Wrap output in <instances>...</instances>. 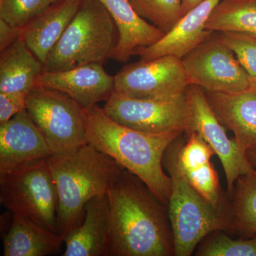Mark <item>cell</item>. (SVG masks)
Segmentation results:
<instances>
[{
    "instance_id": "10",
    "label": "cell",
    "mask_w": 256,
    "mask_h": 256,
    "mask_svg": "<svg viewBox=\"0 0 256 256\" xmlns=\"http://www.w3.org/2000/svg\"><path fill=\"white\" fill-rule=\"evenodd\" d=\"M190 85L182 58L174 55L128 64L114 76V90L133 98H174Z\"/></svg>"
},
{
    "instance_id": "6",
    "label": "cell",
    "mask_w": 256,
    "mask_h": 256,
    "mask_svg": "<svg viewBox=\"0 0 256 256\" xmlns=\"http://www.w3.org/2000/svg\"><path fill=\"white\" fill-rule=\"evenodd\" d=\"M0 202L14 214L58 234V195L48 159L0 176Z\"/></svg>"
},
{
    "instance_id": "32",
    "label": "cell",
    "mask_w": 256,
    "mask_h": 256,
    "mask_svg": "<svg viewBox=\"0 0 256 256\" xmlns=\"http://www.w3.org/2000/svg\"><path fill=\"white\" fill-rule=\"evenodd\" d=\"M50 2V4H54V3L62 1V0H48Z\"/></svg>"
},
{
    "instance_id": "17",
    "label": "cell",
    "mask_w": 256,
    "mask_h": 256,
    "mask_svg": "<svg viewBox=\"0 0 256 256\" xmlns=\"http://www.w3.org/2000/svg\"><path fill=\"white\" fill-rule=\"evenodd\" d=\"M114 18L119 41L111 60L126 63L136 50L154 44L164 36V32L140 16L129 0H99Z\"/></svg>"
},
{
    "instance_id": "24",
    "label": "cell",
    "mask_w": 256,
    "mask_h": 256,
    "mask_svg": "<svg viewBox=\"0 0 256 256\" xmlns=\"http://www.w3.org/2000/svg\"><path fill=\"white\" fill-rule=\"evenodd\" d=\"M183 0H129L137 14L164 34L181 18Z\"/></svg>"
},
{
    "instance_id": "30",
    "label": "cell",
    "mask_w": 256,
    "mask_h": 256,
    "mask_svg": "<svg viewBox=\"0 0 256 256\" xmlns=\"http://www.w3.org/2000/svg\"><path fill=\"white\" fill-rule=\"evenodd\" d=\"M204 0H183L182 5L181 18L188 11L194 8L196 5L201 3Z\"/></svg>"
},
{
    "instance_id": "3",
    "label": "cell",
    "mask_w": 256,
    "mask_h": 256,
    "mask_svg": "<svg viewBox=\"0 0 256 256\" xmlns=\"http://www.w3.org/2000/svg\"><path fill=\"white\" fill-rule=\"evenodd\" d=\"M48 160L58 191V234L64 240L82 223L88 202L108 194L124 168L89 143Z\"/></svg>"
},
{
    "instance_id": "21",
    "label": "cell",
    "mask_w": 256,
    "mask_h": 256,
    "mask_svg": "<svg viewBox=\"0 0 256 256\" xmlns=\"http://www.w3.org/2000/svg\"><path fill=\"white\" fill-rule=\"evenodd\" d=\"M214 154L207 144L192 143L178 153V164L192 186L214 206L224 210L218 174L210 162Z\"/></svg>"
},
{
    "instance_id": "23",
    "label": "cell",
    "mask_w": 256,
    "mask_h": 256,
    "mask_svg": "<svg viewBox=\"0 0 256 256\" xmlns=\"http://www.w3.org/2000/svg\"><path fill=\"white\" fill-rule=\"evenodd\" d=\"M205 28L212 32H246L256 36V0H220Z\"/></svg>"
},
{
    "instance_id": "12",
    "label": "cell",
    "mask_w": 256,
    "mask_h": 256,
    "mask_svg": "<svg viewBox=\"0 0 256 256\" xmlns=\"http://www.w3.org/2000/svg\"><path fill=\"white\" fill-rule=\"evenodd\" d=\"M52 156L26 108L0 124V176Z\"/></svg>"
},
{
    "instance_id": "28",
    "label": "cell",
    "mask_w": 256,
    "mask_h": 256,
    "mask_svg": "<svg viewBox=\"0 0 256 256\" xmlns=\"http://www.w3.org/2000/svg\"><path fill=\"white\" fill-rule=\"evenodd\" d=\"M28 94L0 92V124L8 122L20 111L26 108Z\"/></svg>"
},
{
    "instance_id": "5",
    "label": "cell",
    "mask_w": 256,
    "mask_h": 256,
    "mask_svg": "<svg viewBox=\"0 0 256 256\" xmlns=\"http://www.w3.org/2000/svg\"><path fill=\"white\" fill-rule=\"evenodd\" d=\"M119 33L110 13L99 0H82L76 14L50 50L44 70L56 72L111 58Z\"/></svg>"
},
{
    "instance_id": "19",
    "label": "cell",
    "mask_w": 256,
    "mask_h": 256,
    "mask_svg": "<svg viewBox=\"0 0 256 256\" xmlns=\"http://www.w3.org/2000/svg\"><path fill=\"white\" fill-rule=\"evenodd\" d=\"M0 52V92L28 94L43 72L44 64L21 36Z\"/></svg>"
},
{
    "instance_id": "15",
    "label": "cell",
    "mask_w": 256,
    "mask_h": 256,
    "mask_svg": "<svg viewBox=\"0 0 256 256\" xmlns=\"http://www.w3.org/2000/svg\"><path fill=\"white\" fill-rule=\"evenodd\" d=\"M64 242L63 256H114L108 194L88 202L82 223L68 234Z\"/></svg>"
},
{
    "instance_id": "11",
    "label": "cell",
    "mask_w": 256,
    "mask_h": 256,
    "mask_svg": "<svg viewBox=\"0 0 256 256\" xmlns=\"http://www.w3.org/2000/svg\"><path fill=\"white\" fill-rule=\"evenodd\" d=\"M185 95L191 112V132L198 133L220 158L226 178L227 192L230 194L236 180L252 172L254 166L248 158L247 152L234 138L230 139L227 136L226 129L212 110L204 89L190 85Z\"/></svg>"
},
{
    "instance_id": "25",
    "label": "cell",
    "mask_w": 256,
    "mask_h": 256,
    "mask_svg": "<svg viewBox=\"0 0 256 256\" xmlns=\"http://www.w3.org/2000/svg\"><path fill=\"white\" fill-rule=\"evenodd\" d=\"M216 230L200 242L198 256H256V235L245 238L234 239Z\"/></svg>"
},
{
    "instance_id": "2",
    "label": "cell",
    "mask_w": 256,
    "mask_h": 256,
    "mask_svg": "<svg viewBox=\"0 0 256 256\" xmlns=\"http://www.w3.org/2000/svg\"><path fill=\"white\" fill-rule=\"evenodd\" d=\"M82 114L88 143L140 178L168 206L172 180L164 172L163 158L170 144L182 134L132 129L111 119L97 105L82 108Z\"/></svg>"
},
{
    "instance_id": "13",
    "label": "cell",
    "mask_w": 256,
    "mask_h": 256,
    "mask_svg": "<svg viewBox=\"0 0 256 256\" xmlns=\"http://www.w3.org/2000/svg\"><path fill=\"white\" fill-rule=\"evenodd\" d=\"M36 84L67 94L82 108L107 101L114 92V76L109 75L100 64L56 72L43 70Z\"/></svg>"
},
{
    "instance_id": "9",
    "label": "cell",
    "mask_w": 256,
    "mask_h": 256,
    "mask_svg": "<svg viewBox=\"0 0 256 256\" xmlns=\"http://www.w3.org/2000/svg\"><path fill=\"white\" fill-rule=\"evenodd\" d=\"M190 85L204 90L236 92L252 85L238 58L216 32L182 58Z\"/></svg>"
},
{
    "instance_id": "22",
    "label": "cell",
    "mask_w": 256,
    "mask_h": 256,
    "mask_svg": "<svg viewBox=\"0 0 256 256\" xmlns=\"http://www.w3.org/2000/svg\"><path fill=\"white\" fill-rule=\"evenodd\" d=\"M230 208L225 212L229 230L246 237L256 235V168L234 184Z\"/></svg>"
},
{
    "instance_id": "16",
    "label": "cell",
    "mask_w": 256,
    "mask_h": 256,
    "mask_svg": "<svg viewBox=\"0 0 256 256\" xmlns=\"http://www.w3.org/2000/svg\"><path fill=\"white\" fill-rule=\"evenodd\" d=\"M217 118L245 151L256 148V84L246 90L222 92L204 90Z\"/></svg>"
},
{
    "instance_id": "18",
    "label": "cell",
    "mask_w": 256,
    "mask_h": 256,
    "mask_svg": "<svg viewBox=\"0 0 256 256\" xmlns=\"http://www.w3.org/2000/svg\"><path fill=\"white\" fill-rule=\"evenodd\" d=\"M82 0H62L21 28V36L28 48L42 64L68 28Z\"/></svg>"
},
{
    "instance_id": "14",
    "label": "cell",
    "mask_w": 256,
    "mask_h": 256,
    "mask_svg": "<svg viewBox=\"0 0 256 256\" xmlns=\"http://www.w3.org/2000/svg\"><path fill=\"white\" fill-rule=\"evenodd\" d=\"M220 0H204L180 18L176 24L164 36L151 46L140 47L134 55L140 60H148L165 55L182 58L214 32L206 30V24L212 11Z\"/></svg>"
},
{
    "instance_id": "26",
    "label": "cell",
    "mask_w": 256,
    "mask_h": 256,
    "mask_svg": "<svg viewBox=\"0 0 256 256\" xmlns=\"http://www.w3.org/2000/svg\"><path fill=\"white\" fill-rule=\"evenodd\" d=\"M220 40L230 48L252 84H256V36L240 32H216Z\"/></svg>"
},
{
    "instance_id": "29",
    "label": "cell",
    "mask_w": 256,
    "mask_h": 256,
    "mask_svg": "<svg viewBox=\"0 0 256 256\" xmlns=\"http://www.w3.org/2000/svg\"><path fill=\"white\" fill-rule=\"evenodd\" d=\"M21 36V28L10 26L0 20V52H2Z\"/></svg>"
},
{
    "instance_id": "4",
    "label": "cell",
    "mask_w": 256,
    "mask_h": 256,
    "mask_svg": "<svg viewBox=\"0 0 256 256\" xmlns=\"http://www.w3.org/2000/svg\"><path fill=\"white\" fill-rule=\"evenodd\" d=\"M182 136L165 151L163 166L172 180L168 214L174 238V256H190L207 236L229 230L224 210L214 206L188 181L178 164Z\"/></svg>"
},
{
    "instance_id": "27",
    "label": "cell",
    "mask_w": 256,
    "mask_h": 256,
    "mask_svg": "<svg viewBox=\"0 0 256 256\" xmlns=\"http://www.w3.org/2000/svg\"><path fill=\"white\" fill-rule=\"evenodd\" d=\"M50 4L48 0H0V20L22 28Z\"/></svg>"
},
{
    "instance_id": "31",
    "label": "cell",
    "mask_w": 256,
    "mask_h": 256,
    "mask_svg": "<svg viewBox=\"0 0 256 256\" xmlns=\"http://www.w3.org/2000/svg\"><path fill=\"white\" fill-rule=\"evenodd\" d=\"M247 156L252 166L256 168V148L248 150Z\"/></svg>"
},
{
    "instance_id": "8",
    "label": "cell",
    "mask_w": 256,
    "mask_h": 256,
    "mask_svg": "<svg viewBox=\"0 0 256 256\" xmlns=\"http://www.w3.org/2000/svg\"><path fill=\"white\" fill-rule=\"evenodd\" d=\"M111 119L150 133H191L190 106L185 94L168 100L133 98L114 92L102 108Z\"/></svg>"
},
{
    "instance_id": "1",
    "label": "cell",
    "mask_w": 256,
    "mask_h": 256,
    "mask_svg": "<svg viewBox=\"0 0 256 256\" xmlns=\"http://www.w3.org/2000/svg\"><path fill=\"white\" fill-rule=\"evenodd\" d=\"M114 256H174L168 206L124 169L108 193Z\"/></svg>"
},
{
    "instance_id": "7",
    "label": "cell",
    "mask_w": 256,
    "mask_h": 256,
    "mask_svg": "<svg viewBox=\"0 0 256 256\" xmlns=\"http://www.w3.org/2000/svg\"><path fill=\"white\" fill-rule=\"evenodd\" d=\"M26 109L52 156L87 144L82 107L67 94L36 84L28 94Z\"/></svg>"
},
{
    "instance_id": "20",
    "label": "cell",
    "mask_w": 256,
    "mask_h": 256,
    "mask_svg": "<svg viewBox=\"0 0 256 256\" xmlns=\"http://www.w3.org/2000/svg\"><path fill=\"white\" fill-rule=\"evenodd\" d=\"M64 240L31 220L13 214L11 226L3 237L4 256H46L58 252Z\"/></svg>"
}]
</instances>
